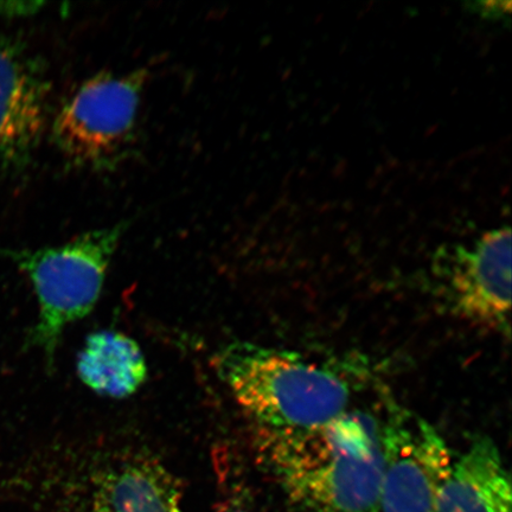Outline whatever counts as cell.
Here are the masks:
<instances>
[{"instance_id":"6da1fadb","label":"cell","mask_w":512,"mask_h":512,"mask_svg":"<svg viewBox=\"0 0 512 512\" xmlns=\"http://www.w3.org/2000/svg\"><path fill=\"white\" fill-rule=\"evenodd\" d=\"M262 460L302 512H377L383 454L381 424L349 412L316 430L256 428Z\"/></svg>"},{"instance_id":"7a4b0ae2","label":"cell","mask_w":512,"mask_h":512,"mask_svg":"<svg viewBox=\"0 0 512 512\" xmlns=\"http://www.w3.org/2000/svg\"><path fill=\"white\" fill-rule=\"evenodd\" d=\"M214 367L261 430H316L349 413L351 383L294 351L249 342L224 345Z\"/></svg>"},{"instance_id":"3957f363","label":"cell","mask_w":512,"mask_h":512,"mask_svg":"<svg viewBox=\"0 0 512 512\" xmlns=\"http://www.w3.org/2000/svg\"><path fill=\"white\" fill-rule=\"evenodd\" d=\"M127 229L126 222L89 230L76 238L38 249H0L28 275L38 316L27 339L53 367L64 332L87 317L101 297L113 256Z\"/></svg>"},{"instance_id":"277c9868","label":"cell","mask_w":512,"mask_h":512,"mask_svg":"<svg viewBox=\"0 0 512 512\" xmlns=\"http://www.w3.org/2000/svg\"><path fill=\"white\" fill-rule=\"evenodd\" d=\"M149 72L100 73L63 102L53 139L68 162L96 171L123 162L136 139L138 113Z\"/></svg>"},{"instance_id":"5b68a950","label":"cell","mask_w":512,"mask_h":512,"mask_svg":"<svg viewBox=\"0 0 512 512\" xmlns=\"http://www.w3.org/2000/svg\"><path fill=\"white\" fill-rule=\"evenodd\" d=\"M381 445L377 512H435L454 462L445 439L418 414L390 405L381 422Z\"/></svg>"},{"instance_id":"8992f818","label":"cell","mask_w":512,"mask_h":512,"mask_svg":"<svg viewBox=\"0 0 512 512\" xmlns=\"http://www.w3.org/2000/svg\"><path fill=\"white\" fill-rule=\"evenodd\" d=\"M433 274L456 316L486 330L509 335L511 232L501 227L471 245L440 249Z\"/></svg>"},{"instance_id":"52a82bcc","label":"cell","mask_w":512,"mask_h":512,"mask_svg":"<svg viewBox=\"0 0 512 512\" xmlns=\"http://www.w3.org/2000/svg\"><path fill=\"white\" fill-rule=\"evenodd\" d=\"M46 68L27 44L0 37V174L30 163L48 120Z\"/></svg>"},{"instance_id":"ba28073f","label":"cell","mask_w":512,"mask_h":512,"mask_svg":"<svg viewBox=\"0 0 512 512\" xmlns=\"http://www.w3.org/2000/svg\"><path fill=\"white\" fill-rule=\"evenodd\" d=\"M88 512H183L181 486L155 458L120 457L96 473Z\"/></svg>"},{"instance_id":"9c48e42d","label":"cell","mask_w":512,"mask_h":512,"mask_svg":"<svg viewBox=\"0 0 512 512\" xmlns=\"http://www.w3.org/2000/svg\"><path fill=\"white\" fill-rule=\"evenodd\" d=\"M509 472L488 437H476L441 486L435 512H511Z\"/></svg>"},{"instance_id":"30bf717a","label":"cell","mask_w":512,"mask_h":512,"mask_svg":"<svg viewBox=\"0 0 512 512\" xmlns=\"http://www.w3.org/2000/svg\"><path fill=\"white\" fill-rule=\"evenodd\" d=\"M76 368L87 388L110 399L130 398L147 377L139 345L131 337L112 330L94 332L87 337Z\"/></svg>"},{"instance_id":"8fae6325","label":"cell","mask_w":512,"mask_h":512,"mask_svg":"<svg viewBox=\"0 0 512 512\" xmlns=\"http://www.w3.org/2000/svg\"><path fill=\"white\" fill-rule=\"evenodd\" d=\"M42 2H24V0H2L0 2V21L4 19H14L29 17L40 12L43 6Z\"/></svg>"},{"instance_id":"7c38bea8","label":"cell","mask_w":512,"mask_h":512,"mask_svg":"<svg viewBox=\"0 0 512 512\" xmlns=\"http://www.w3.org/2000/svg\"><path fill=\"white\" fill-rule=\"evenodd\" d=\"M476 12L484 18L501 19L510 14V2H480L473 4Z\"/></svg>"}]
</instances>
